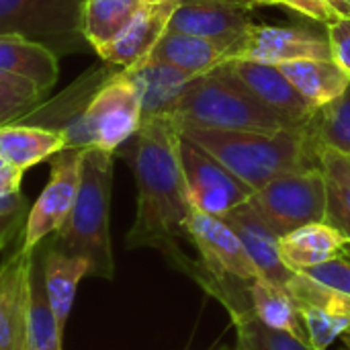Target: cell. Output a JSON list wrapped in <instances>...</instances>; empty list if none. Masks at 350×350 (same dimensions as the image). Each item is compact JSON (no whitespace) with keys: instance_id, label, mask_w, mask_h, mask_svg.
Returning <instances> with one entry per match:
<instances>
[{"instance_id":"60d3db41","label":"cell","mask_w":350,"mask_h":350,"mask_svg":"<svg viewBox=\"0 0 350 350\" xmlns=\"http://www.w3.org/2000/svg\"><path fill=\"white\" fill-rule=\"evenodd\" d=\"M2 166H6V162H4V160H2V156H0V168H2Z\"/></svg>"},{"instance_id":"ba28073f","label":"cell","mask_w":350,"mask_h":350,"mask_svg":"<svg viewBox=\"0 0 350 350\" xmlns=\"http://www.w3.org/2000/svg\"><path fill=\"white\" fill-rule=\"evenodd\" d=\"M49 162V180L37 201L31 205L21 234L18 250L23 254H33L47 238H51L66 224L78 195L82 150L64 148L53 154Z\"/></svg>"},{"instance_id":"4dcf8cb0","label":"cell","mask_w":350,"mask_h":350,"mask_svg":"<svg viewBox=\"0 0 350 350\" xmlns=\"http://www.w3.org/2000/svg\"><path fill=\"white\" fill-rule=\"evenodd\" d=\"M45 96L47 94L33 82L0 74V125L21 121L31 111H35L45 100Z\"/></svg>"},{"instance_id":"9c48e42d","label":"cell","mask_w":350,"mask_h":350,"mask_svg":"<svg viewBox=\"0 0 350 350\" xmlns=\"http://www.w3.org/2000/svg\"><path fill=\"white\" fill-rule=\"evenodd\" d=\"M295 59H332L326 33L304 25H250L226 51V64L260 62L281 66Z\"/></svg>"},{"instance_id":"e0dca14e","label":"cell","mask_w":350,"mask_h":350,"mask_svg":"<svg viewBox=\"0 0 350 350\" xmlns=\"http://www.w3.org/2000/svg\"><path fill=\"white\" fill-rule=\"evenodd\" d=\"M139 88L144 119L174 115L178 100L195 76L158 59H144L133 68H123ZM199 78V76H197Z\"/></svg>"},{"instance_id":"ab89813d","label":"cell","mask_w":350,"mask_h":350,"mask_svg":"<svg viewBox=\"0 0 350 350\" xmlns=\"http://www.w3.org/2000/svg\"><path fill=\"white\" fill-rule=\"evenodd\" d=\"M340 256H347V258H350V242L345 246V250H342V254Z\"/></svg>"},{"instance_id":"8992f818","label":"cell","mask_w":350,"mask_h":350,"mask_svg":"<svg viewBox=\"0 0 350 350\" xmlns=\"http://www.w3.org/2000/svg\"><path fill=\"white\" fill-rule=\"evenodd\" d=\"M142 94L133 78L117 68L92 94L82 117L84 148L117 154L142 127Z\"/></svg>"},{"instance_id":"ac0fdd59","label":"cell","mask_w":350,"mask_h":350,"mask_svg":"<svg viewBox=\"0 0 350 350\" xmlns=\"http://www.w3.org/2000/svg\"><path fill=\"white\" fill-rule=\"evenodd\" d=\"M64 148H68V137L59 129L21 121L0 125V156L23 172L49 160Z\"/></svg>"},{"instance_id":"d6a6232c","label":"cell","mask_w":350,"mask_h":350,"mask_svg":"<svg viewBox=\"0 0 350 350\" xmlns=\"http://www.w3.org/2000/svg\"><path fill=\"white\" fill-rule=\"evenodd\" d=\"M326 35L330 39L334 62L350 76V16H340L326 25Z\"/></svg>"},{"instance_id":"cb8c5ba5","label":"cell","mask_w":350,"mask_h":350,"mask_svg":"<svg viewBox=\"0 0 350 350\" xmlns=\"http://www.w3.org/2000/svg\"><path fill=\"white\" fill-rule=\"evenodd\" d=\"M150 2L154 0H84L82 33L88 47L98 53L115 41Z\"/></svg>"},{"instance_id":"603a6c76","label":"cell","mask_w":350,"mask_h":350,"mask_svg":"<svg viewBox=\"0 0 350 350\" xmlns=\"http://www.w3.org/2000/svg\"><path fill=\"white\" fill-rule=\"evenodd\" d=\"M295 90L312 109H320L338 98L350 84V76L332 59H295L279 66Z\"/></svg>"},{"instance_id":"5bb4252c","label":"cell","mask_w":350,"mask_h":350,"mask_svg":"<svg viewBox=\"0 0 350 350\" xmlns=\"http://www.w3.org/2000/svg\"><path fill=\"white\" fill-rule=\"evenodd\" d=\"M183 0H154L146 4L127 29L96 55L117 68H133L150 57L170 27V18Z\"/></svg>"},{"instance_id":"4fadbf2b","label":"cell","mask_w":350,"mask_h":350,"mask_svg":"<svg viewBox=\"0 0 350 350\" xmlns=\"http://www.w3.org/2000/svg\"><path fill=\"white\" fill-rule=\"evenodd\" d=\"M252 8L244 0H183L170 18L168 31L213 39L230 47L254 25Z\"/></svg>"},{"instance_id":"30bf717a","label":"cell","mask_w":350,"mask_h":350,"mask_svg":"<svg viewBox=\"0 0 350 350\" xmlns=\"http://www.w3.org/2000/svg\"><path fill=\"white\" fill-rule=\"evenodd\" d=\"M189 242L197 248L199 260L191 279H244L260 277L238 234L221 219L199 209H191L187 221Z\"/></svg>"},{"instance_id":"74e56055","label":"cell","mask_w":350,"mask_h":350,"mask_svg":"<svg viewBox=\"0 0 350 350\" xmlns=\"http://www.w3.org/2000/svg\"><path fill=\"white\" fill-rule=\"evenodd\" d=\"M244 2H248V4H252V6H258V4H262V6H273V4H277L275 0H244Z\"/></svg>"},{"instance_id":"d6986e66","label":"cell","mask_w":350,"mask_h":350,"mask_svg":"<svg viewBox=\"0 0 350 350\" xmlns=\"http://www.w3.org/2000/svg\"><path fill=\"white\" fill-rule=\"evenodd\" d=\"M0 74L29 80L47 94L57 82L59 57L21 35H0Z\"/></svg>"},{"instance_id":"6da1fadb","label":"cell","mask_w":350,"mask_h":350,"mask_svg":"<svg viewBox=\"0 0 350 350\" xmlns=\"http://www.w3.org/2000/svg\"><path fill=\"white\" fill-rule=\"evenodd\" d=\"M129 160L137 209L125 238L127 248H154L191 277L197 260L185 254L183 242H189L187 221L193 205L180 164L178 121L172 115L144 119L133 135Z\"/></svg>"},{"instance_id":"44dd1931","label":"cell","mask_w":350,"mask_h":350,"mask_svg":"<svg viewBox=\"0 0 350 350\" xmlns=\"http://www.w3.org/2000/svg\"><path fill=\"white\" fill-rule=\"evenodd\" d=\"M226 43L189 33L166 31L164 37L154 47V51L150 53V57L197 78L215 68H221L226 62Z\"/></svg>"},{"instance_id":"f35d334b","label":"cell","mask_w":350,"mask_h":350,"mask_svg":"<svg viewBox=\"0 0 350 350\" xmlns=\"http://www.w3.org/2000/svg\"><path fill=\"white\" fill-rule=\"evenodd\" d=\"M340 340H342V350H350V330L340 336Z\"/></svg>"},{"instance_id":"3957f363","label":"cell","mask_w":350,"mask_h":350,"mask_svg":"<svg viewBox=\"0 0 350 350\" xmlns=\"http://www.w3.org/2000/svg\"><path fill=\"white\" fill-rule=\"evenodd\" d=\"M115 172V154L100 148L82 150L80 187L74 207L66 224L47 242L70 256H80L88 262V277H115V258L109 234L111 189Z\"/></svg>"},{"instance_id":"7c38bea8","label":"cell","mask_w":350,"mask_h":350,"mask_svg":"<svg viewBox=\"0 0 350 350\" xmlns=\"http://www.w3.org/2000/svg\"><path fill=\"white\" fill-rule=\"evenodd\" d=\"M226 66L285 125L308 127L316 109L308 105L279 66L260 62H232Z\"/></svg>"},{"instance_id":"f1b7e54d","label":"cell","mask_w":350,"mask_h":350,"mask_svg":"<svg viewBox=\"0 0 350 350\" xmlns=\"http://www.w3.org/2000/svg\"><path fill=\"white\" fill-rule=\"evenodd\" d=\"M285 289L291 293L295 306H306V308H314L322 314H328L332 318H340L350 324V295L340 293L332 287H326L318 281H314L312 277H308L306 273H295L289 283L285 285Z\"/></svg>"},{"instance_id":"1f68e13d","label":"cell","mask_w":350,"mask_h":350,"mask_svg":"<svg viewBox=\"0 0 350 350\" xmlns=\"http://www.w3.org/2000/svg\"><path fill=\"white\" fill-rule=\"evenodd\" d=\"M299 273H306L314 281L350 295V258H347V256L332 258L328 262L316 265V267L299 271Z\"/></svg>"},{"instance_id":"2e32d148","label":"cell","mask_w":350,"mask_h":350,"mask_svg":"<svg viewBox=\"0 0 350 350\" xmlns=\"http://www.w3.org/2000/svg\"><path fill=\"white\" fill-rule=\"evenodd\" d=\"M221 219L238 234L258 275L285 287L289 279L295 275V271L289 269L281 258L279 236L265 224V219L250 205V201L236 207Z\"/></svg>"},{"instance_id":"7402d4cb","label":"cell","mask_w":350,"mask_h":350,"mask_svg":"<svg viewBox=\"0 0 350 350\" xmlns=\"http://www.w3.org/2000/svg\"><path fill=\"white\" fill-rule=\"evenodd\" d=\"M41 269H43V285L47 293V301L59 322L62 328H66V322L70 318L74 297L78 283L88 277V262L80 256H70L59 250H55L49 242L39 254Z\"/></svg>"},{"instance_id":"836d02e7","label":"cell","mask_w":350,"mask_h":350,"mask_svg":"<svg viewBox=\"0 0 350 350\" xmlns=\"http://www.w3.org/2000/svg\"><path fill=\"white\" fill-rule=\"evenodd\" d=\"M275 2L304 14L316 23H322V25H330L336 21V14L330 10V6L324 0H275Z\"/></svg>"},{"instance_id":"d590c367","label":"cell","mask_w":350,"mask_h":350,"mask_svg":"<svg viewBox=\"0 0 350 350\" xmlns=\"http://www.w3.org/2000/svg\"><path fill=\"white\" fill-rule=\"evenodd\" d=\"M23 170H18L16 166H2L0 168V197L2 195H12V193H21V183H23Z\"/></svg>"},{"instance_id":"ffe728a7","label":"cell","mask_w":350,"mask_h":350,"mask_svg":"<svg viewBox=\"0 0 350 350\" xmlns=\"http://www.w3.org/2000/svg\"><path fill=\"white\" fill-rule=\"evenodd\" d=\"M349 242L340 230L326 221H318L279 238V252L285 265L297 273L338 258Z\"/></svg>"},{"instance_id":"8d00e7d4","label":"cell","mask_w":350,"mask_h":350,"mask_svg":"<svg viewBox=\"0 0 350 350\" xmlns=\"http://www.w3.org/2000/svg\"><path fill=\"white\" fill-rule=\"evenodd\" d=\"M330 10L336 14V18L340 16H350V0H324Z\"/></svg>"},{"instance_id":"52a82bcc","label":"cell","mask_w":350,"mask_h":350,"mask_svg":"<svg viewBox=\"0 0 350 350\" xmlns=\"http://www.w3.org/2000/svg\"><path fill=\"white\" fill-rule=\"evenodd\" d=\"M250 205L279 236L326 219V180L322 168L283 174L254 191Z\"/></svg>"},{"instance_id":"f546056e","label":"cell","mask_w":350,"mask_h":350,"mask_svg":"<svg viewBox=\"0 0 350 350\" xmlns=\"http://www.w3.org/2000/svg\"><path fill=\"white\" fill-rule=\"evenodd\" d=\"M234 326L238 334V350H316L308 340L295 338L283 330L269 328L254 314L234 322Z\"/></svg>"},{"instance_id":"277c9868","label":"cell","mask_w":350,"mask_h":350,"mask_svg":"<svg viewBox=\"0 0 350 350\" xmlns=\"http://www.w3.org/2000/svg\"><path fill=\"white\" fill-rule=\"evenodd\" d=\"M178 125L217 131H281L291 129L273 115L228 66L195 78L183 92L172 115Z\"/></svg>"},{"instance_id":"d4e9b609","label":"cell","mask_w":350,"mask_h":350,"mask_svg":"<svg viewBox=\"0 0 350 350\" xmlns=\"http://www.w3.org/2000/svg\"><path fill=\"white\" fill-rule=\"evenodd\" d=\"M59 326L45 293L43 285V269L37 250L33 252L31 267V291L27 304V324H25V350H62Z\"/></svg>"},{"instance_id":"484cf974","label":"cell","mask_w":350,"mask_h":350,"mask_svg":"<svg viewBox=\"0 0 350 350\" xmlns=\"http://www.w3.org/2000/svg\"><path fill=\"white\" fill-rule=\"evenodd\" d=\"M250 299L252 312L262 324L275 330H283L295 338L308 340L299 310L291 293L283 285L273 283L265 277H254L250 281Z\"/></svg>"},{"instance_id":"e575fe53","label":"cell","mask_w":350,"mask_h":350,"mask_svg":"<svg viewBox=\"0 0 350 350\" xmlns=\"http://www.w3.org/2000/svg\"><path fill=\"white\" fill-rule=\"evenodd\" d=\"M29 211H18L12 215H0V252L12 242V238L25 228Z\"/></svg>"},{"instance_id":"5b68a950","label":"cell","mask_w":350,"mask_h":350,"mask_svg":"<svg viewBox=\"0 0 350 350\" xmlns=\"http://www.w3.org/2000/svg\"><path fill=\"white\" fill-rule=\"evenodd\" d=\"M82 4L84 0H0V35H21L57 57L84 51Z\"/></svg>"},{"instance_id":"7a4b0ae2","label":"cell","mask_w":350,"mask_h":350,"mask_svg":"<svg viewBox=\"0 0 350 350\" xmlns=\"http://www.w3.org/2000/svg\"><path fill=\"white\" fill-rule=\"evenodd\" d=\"M180 133L209 152L252 191L271 180L320 166V146L308 127L281 131H217L180 125Z\"/></svg>"},{"instance_id":"83f0119b","label":"cell","mask_w":350,"mask_h":350,"mask_svg":"<svg viewBox=\"0 0 350 350\" xmlns=\"http://www.w3.org/2000/svg\"><path fill=\"white\" fill-rule=\"evenodd\" d=\"M308 129L320 148L336 150L350 158V84L338 98L314 111Z\"/></svg>"},{"instance_id":"4316f807","label":"cell","mask_w":350,"mask_h":350,"mask_svg":"<svg viewBox=\"0 0 350 350\" xmlns=\"http://www.w3.org/2000/svg\"><path fill=\"white\" fill-rule=\"evenodd\" d=\"M320 168L326 180V224L340 230L350 240V158L320 148Z\"/></svg>"},{"instance_id":"9a60e30c","label":"cell","mask_w":350,"mask_h":350,"mask_svg":"<svg viewBox=\"0 0 350 350\" xmlns=\"http://www.w3.org/2000/svg\"><path fill=\"white\" fill-rule=\"evenodd\" d=\"M33 254L18 248L0 267V350H25Z\"/></svg>"},{"instance_id":"8fae6325","label":"cell","mask_w":350,"mask_h":350,"mask_svg":"<svg viewBox=\"0 0 350 350\" xmlns=\"http://www.w3.org/2000/svg\"><path fill=\"white\" fill-rule=\"evenodd\" d=\"M180 164L187 180L189 201L195 209L224 217L250 201L254 191L219 164L209 152L180 133Z\"/></svg>"}]
</instances>
